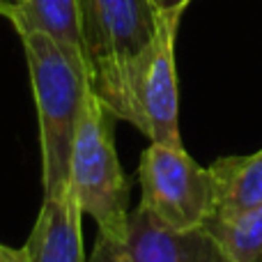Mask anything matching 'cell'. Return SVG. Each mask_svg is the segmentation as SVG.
Returning <instances> with one entry per match:
<instances>
[{
  "instance_id": "1",
  "label": "cell",
  "mask_w": 262,
  "mask_h": 262,
  "mask_svg": "<svg viewBox=\"0 0 262 262\" xmlns=\"http://www.w3.org/2000/svg\"><path fill=\"white\" fill-rule=\"evenodd\" d=\"M184 12H157V32L140 53L92 78V90L118 120L149 143L182 145L175 39Z\"/></svg>"
},
{
  "instance_id": "2",
  "label": "cell",
  "mask_w": 262,
  "mask_h": 262,
  "mask_svg": "<svg viewBox=\"0 0 262 262\" xmlns=\"http://www.w3.org/2000/svg\"><path fill=\"white\" fill-rule=\"evenodd\" d=\"M18 37L26 51L39 120L44 195H60L69 189V159L83 101L92 88V69L39 30L18 32Z\"/></svg>"
},
{
  "instance_id": "3",
  "label": "cell",
  "mask_w": 262,
  "mask_h": 262,
  "mask_svg": "<svg viewBox=\"0 0 262 262\" xmlns=\"http://www.w3.org/2000/svg\"><path fill=\"white\" fill-rule=\"evenodd\" d=\"M69 191L99 235L122 244L129 226V182L113 140V115L88 90L69 159Z\"/></svg>"
},
{
  "instance_id": "4",
  "label": "cell",
  "mask_w": 262,
  "mask_h": 262,
  "mask_svg": "<svg viewBox=\"0 0 262 262\" xmlns=\"http://www.w3.org/2000/svg\"><path fill=\"white\" fill-rule=\"evenodd\" d=\"M140 207L172 230H193L214 212V177L184 145L149 143L138 163Z\"/></svg>"
},
{
  "instance_id": "5",
  "label": "cell",
  "mask_w": 262,
  "mask_h": 262,
  "mask_svg": "<svg viewBox=\"0 0 262 262\" xmlns=\"http://www.w3.org/2000/svg\"><path fill=\"white\" fill-rule=\"evenodd\" d=\"M83 35L97 74L127 62L152 41L157 12L149 0H78Z\"/></svg>"
},
{
  "instance_id": "6",
  "label": "cell",
  "mask_w": 262,
  "mask_h": 262,
  "mask_svg": "<svg viewBox=\"0 0 262 262\" xmlns=\"http://www.w3.org/2000/svg\"><path fill=\"white\" fill-rule=\"evenodd\" d=\"M122 249L131 262H232L205 228L172 230L140 205L129 214Z\"/></svg>"
},
{
  "instance_id": "7",
  "label": "cell",
  "mask_w": 262,
  "mask_h": 262,
  "mask_svg": "<svg viewBox=\"0 0 262 262\" xmlns=\"http://www.w3.org/2000/svg\"><path fill=\"white\" fill-rule=\"evenodd\" d=\"M23 246L30 262H88L83 251V212L72 191L44 195Z\"/></svg>"
},
{
  "instance_id": "8",
  "label": "cell",
  "mask_w": 262,
  "mask_h": 262,
  "mask_svg": "<svg viewBox=\"0 0 262 262\" xmlns=\"http://www.w3.org/2000/svg\"><path fill=\"white\" fill-rule=\"evenodd\" d=\"M14 3H16V12L9 23L14 26L16 35L26 30L44 32L60 41L67 51H72L76 58L88 62L92 69L78 0H14Z\"/></svg>"
},
{
  "instance_id": "9",
  "label": "cell",
  "mask_w": 262,
  "mask_h": 262,
  "mask_svg": "<svg viewBox=\"0 0 262 262\" xmlns=\"http://www.w3.org/2000/svg\"><path fill=\"white\" fill-rule=\"evenodd\" d=\"M214 177V212L235 214L262 205V147L242 157H223L209 166Z\"/></svg>"
},
{
  "instance_id": "10",
  "label": "cell",
  "mask_w": 262,
  "mask_h": 262,
  "mask_svg": "<svg viewBox=\"0 0 262 262\" xmlns=\"http://www.w3.org/2000/svg\"><path fill=\"white\" fill-rule=\"evenodd\" d=\"M203 228L232 262H262V205L246 212L212 214Z\"/></svg>"
},
{
  "instance_id": "11",
  "label": "cell",
  "mask_w": 262,
  "mask_h": 262,
  "mask_svg": "<svg viewBox=\"0 0 262 262\" xmlns=\"http://www.w3.org/2000/svg\"><path fill=\"white\" fill-rule=\"evenodd\" d=\"M90 262H131V260H129V255L124 253L122 244H115V242H111V239H106V237L99 235L95 255H92Z\"/></svg>"
},
{
  "instance_id": "12",
  "label": "cell",
  "mask_w": 262,
  "mask_h": 262,
  "mask_svg": "<svg viewBox=\"0 0 262 262\" xmlns=\"http://www.w3.org/2000/svg\"><path fill=\"white\" fill-rule=\"evenodd\" d=\"M0 262H30V258H28L26 246L14 249V246L0 244Z\"/></svg>"
},
{
  "instance_id": "13",
  "label": "cell",
  "mask_w": 262,
  "mask_h": 262,
  "mask_svg": "<svg viewBox=\"0 0 262 262\" xmlns=\"http://www.w3.org/2000/svg\"><path fill=\"white\" fill-rule=\"evenodd\" d=\"M191 0H149L154 12H184Z\"/></svg>"
},
{
  "instance_id": "14",
  "label": "cell",
  "mask_w": 262,
  "mask_h": 262,
  "mask_svg": "<svg viewBox=\"0 0 262 262\" xmlns=\"http://www.w3.org/2000/svg\"><path fill=\"white\" fill-rule=\"evenodd\" d=\"M14 12H16V3H14V0H0V16L12 21Z\"/></svg>"
}]
</instances>
